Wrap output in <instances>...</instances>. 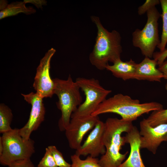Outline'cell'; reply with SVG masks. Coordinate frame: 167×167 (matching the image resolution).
<instances>
[{"label":"cell","instance_id":"19","mask_svg":"<svg viewBox=\"0 0 167 167\" xmlns=\"http://www.w3.org/2000/svg\"><path fill=\"white\" fill-rule=\"evenodd\" d=\"M71 159L72 161L71 167H101L98 159L90 156L83 160L75 154L71 156Z\"/></svg>","mask_w":167,"mask_h":167},{"label":"cell","instance_id":"26","mask_svg":"<svg viewBox=\"0 0 167 167\" xmlns=\"http://www.w3.org/2000/svg\"><path fill=\"white\" fill-rule=\"evenodd\" d=\"M158 66V68L163 73L164 78L167 80V60H165Z\"/></svg>","mask_w":167,"mask_h":167},{"label":"cell","instance_id":"11","mask_svg":"<svg viewBox=\"0 0 167 167\" xmlns=\"http://www.w3.org/2000/svg\"><path fill=\"white\" fill-rule=\"evenodd\" d=\"M139 127L141 149H146L155 154L161 143L167 142V123L152 127L144 118Z\"/></svg>","mask_w":167,"mask_h":167},{"label":"cell","instance_id":"3","mask_svg":"<svg viewBox=\"0 0 167 167\" xmlns=\"http://www.w3.org/2000/svg\"><path fill=\"white\" fill-rule=\"evenodd\" d=\"M163 109V105L159 103L152 101L141 103L138 100L118 93L106 99L91 115L98 116L102 114L113 113L119 115L123 119L132 122L144 114Z\"/></svg>","mask_w":167,"mask_h":167},{"label":"cell","instance_id":"28","mask_svg":"<svg viewBox=\"0 0 167 167\" xmlns=\"http://www.w3.org/2000/svg\"><path fill=\"white\" fill-rule=\"evenodd\" d=\"M3 150V145L1 136L0 137V155H1L2 152Z\"/></svg>","mask_w":167,"mask_h":167},{"label":"cell","instance_id":"14","mask_svg":"<svg viewBox=\"0 0 167 167\" xmlns=\"http://www.w3.org/2000/svg\"><path fill=\"white\" fill-rule=\"evenodd\" d=\"M157 65L155 60L145 57L140 63H137L134 79L160 82L164 76L156 67Z\"/></svg>","mask_w":167,"mask_h":167},{"label":"cell","instance_id":"22","mask_svg":"<svg viewBox=\"0 0 167 167\" xmlns=\"http://www.w3.org/2000/svg\"><path fill=\"white\" fill-rule=\"evenodd\" d=\"M37 167H58L51 153L48 148H45L44 156L38 163Z\"/></svg>","mask_w":167,"mask_h":167},{"label":"cell","instance_id":"5","mask_svg":"<svg viewBox=\"0 0 167 167\" xmlns=\"http://www.w3.org/2000/svg\"><path fill=\"white\" fill-rule=\"evenodd\" d=\"M3 150L0 155V163L8 166L15 161L30 159L34 153V142L31 138L24 140L19 132V129L15 128L2 134L1 136Z\"/></svg>","mask_w":167,"mask_h":167},{"label":"cell","instance_id":"12","mask_svg":"<svg viewBox=\"0 0 167 167\" xmlns=\"http://www.w3.org/2000/svg\"><path fill=\"white\" fill-rule=\"evenodd\" d=\"M105 127V122L99 120L83 144L76 150L75 154L79 156L89 155L95 158L104 154L106 152L103 141Z\"/></svg>","mask_w":167,"mask_h":167},{"label":"cell","instance_id":"10","mask_svg":"<svg viewBox=\"0 0 167 167\" xmlns=\"http://www.w3.org/2000/svg\"><path fill=\"white\" fill-rule=\"evenodd\" d=\"M24 100L31 105V109L28 121L19 132L23 139L26 140L30 139L33 131L37 130L44 119L45 109L43 99L36 93L31 92L24 94H21Z\"/></svg>","mask_w":167,"mask_h":167},{"label":"cell","instance_id":"1","mask_svg":"<svg viewBox=\"0 0 167 167\" xmlns=\"http://www.w3.org/2000/svg\"><path fill=\"white\" fill-rule=\"evenodd\" d=\"M105 124L103 141L106 152L99 160V163L101 167H118L128 153L120 152L126 143L122 135L129 132L134 125L132 122L116 118H108Z\"/></svg>","mask_w":167,"mask_h":167},{"label":"cell","instance_id":"27","mask_svg":"<svg viewBox=\"0 0 167 167\" xmlns=\"http://www.w3.org/2000/svg\"><path fill=\"white\" fill-rule=\"evenodd\" d=\"M24 0V2L26 3L28 2H31L34 4L37 8H41L40 6L38 4H40L41 5H45L46 4V2L43 0Z\"/></svg>","mask_w":167,"mask_h":167},{"label":"cell","instance_id":"20","mask_svg":"<svg viewBox=\"0 0 167 167\" xmlns=\"http://www.w3.org/2000/svg\"><path fill=\"white\" fill-rule=\"evenodd\" d=\"M146 119L152 127L167 123V109L153 111Z\"/></svg>","mask_w":167,"mask_h":167},{"label":"cell","instance_id":"9","mask_svg":"<svg viewBox=\"0 0 167 167\" xmlns=\"http://www.w3.org/2000/svg\"><path fill=\"white\" fill-rule=\"evenodd\" d=\"M99 120L98 116L92 115L71 117L65 130L70 147L76 150L78 149L82 145L85 135L94 128Z\"/></svg>","mask_w":167,"mask_h":167},{"label":"cell","instance_id":"6","mask_svg":"<svg viewBox=\"0 0 167 167\" xmlns=\"http://www.w3.org/2000/svg\"><path fill=\"white\" fill-rule=\"evenodd\" d=\"M146 13L147 22L142 29H136L132 33V42L134 46L140 49L143 55L151 58L160 43L158 20L161 14L156 6Z\"/></svg>","mask_w":167,"mask_h":167},{"label":"cell","instance_id":"7","mask_svg":"<svg viewBox=\"0 0 167 167\" xmlns=\"http://www.w3.org/2000/svg\"><path fill=\"white\" fill-rule=\"evenodd\" d=\"M75 81L84 92L85 99L72 114L71 118L91 115L112 92L104 88L99 81L94 78L78 77Z\"/></svg>","mask_w":167,"mask_h":167},{"label":"cell","instance_id":"21","mask_svg":"<svg viewBox=\"0 0 167 167\" xmlns=\"http://www.w3.org/2000/svg\"><path fill=\"white\" fill-rule=\"evenodd\" d=\"M48 148L51 153L58 167H71V164L64 160L62 154L56 146L50 145Z\"/></svg>","mask_w":167,"mask_h":167},{"label":"cell","instance_id":"8","mask_svg":"<svg viewBox=\"0 0 167 167\" xmlns=\"http://www.w3.org/2000/svg\"><path fill=\"white\" fill-rule=\"evenodd\" d=\"M56 50L51 48L41 59L36 69L33 87L42 98L51 97L54 94V84L50 75V62Z\"/></svg>","mask_w":167,"mask_h":167},{"label":"cell","instance_id":"23","mask_svg":"<svg viewBox=\"0 0 167 167\" xmlns=\"http://www.w3.org/2000/svg\"><path fill=\"white\" fill-rule=\"evenodd\" d=\"M160 3L159 0H147L138 9V13L139 15L144 14L146 12L153 7Z\"/></svg>","mask_w":167,"mask_h":167},{"label":"cell","instance_id":"15","mask_svg":"<svg viewBox=\"0 0 167 167\" xmlns=\"http://www.w3.org/2000/svg\"><path fill=\"white\" fill-rule=\"evenodd\" d=\"M137 65L131 59L124 62L120 58L112 65L107 64L105 69L111 72L115 77L126 80L134 79Z\"/></svg>","mask_w":167,"mask_h":167},{"label":"cell","instance_id":"2","mask_svg":"<svg viewBox=\"0 0 167 167\" xmlns=\"http://www.w3.org/2000/svg\"><path fill=\"white\" fill-rule=\"evenodd\" d=\"M91 19L96 25L97 34L95 43L89 56L91 63L100 70L105 69L109 62L113 63L121 58L122 52L121 37L115 30H107L102 25L99 18L92 16Z\"/></svg>","mask_w":167,"mask_h":167},{"label":"cell","instance_id":"24","mask_svg":"<svg viewBox=\"0 0 167 167\" xmlns=\"http://www.w3.org/2000/svg\"><path fill=\"white\" fill-rule=\"evenodd\" d=\"M8 167H35L30 159L15 161L10 164Z\"/></svg>","mask_w":167,"mask_h":167},{"label":"cell","instance_id":"4","mask_svg":"<svg viewBox=\"0 0 167 167\" xmlns=\"http://www.w3.org/2000/svg\"><path fill=\"white\" fill-rule=\"evenodd\" d=\"M54 83V94L57 96V105L61 112L58 125L61 131H65L69 124L72 114L82 103L80 89L70 75L67 79L56 78Z\"/></svg>","mask_w":167,"mask_h":167},{"label":"cell","instance_id":"16","mask_svg":"<svg viewBox=\"0 0 167 167\" xmlns=\"http://www.w3.org/2000/svg\"><path fill=\"white\" fill-rule=\"evenodd\" d=\"M25 2L16 1L7 4L0 11V19L16 15L20 13L28 15L34 14L36 10L32 7L26 6Z\"/></svg>","mask_w":167,"mask_h":167},{"label":"cell","instance_id":"13","mask_svg":"<svg viewBox=\"0 0 167 167\" xmlns=\"http://www.w3.org/2000/svg\"><path fill=\"white\" fill-rule=\"evenodd\" d=\"M124 138L126 143L130 145V153L128 158L118 167H146L140 153V135L137 127L134 126Z\"/></svg>","mask_w":167,"mask_h":167},{"label":"cell","instance_id":"18","mask_svg":"<svg viewBox=\"0 0 167 167\" xmlns=\"http://www.w3.org/2000/svg\"><path fill=\"white\" fill-rule=\"evenodd\" d=\"M162 13L161 17L162 20V29L160 43L158 46L160 52L164 51L167 44V0H160Z\"/></svg>","mask_w":167,"mask_h":167},{"label":"cell","instance_id":"25","mask_svg":"<svg viewBox=\"0 0 167 167\" xmlns=\"http://www.w3.org/2000/svg\"><path fill=\"white\" fill-rule=\"evenodd\" d=\"M152 57L157 62V65H159L163 62L167 58V49L164 51L154 52Z\"/></svg>","mask_w":167,"mask_h":167},{"label":"cell","instance_id":"17","mask_svg":"<svg viewBox=\"0 0 167 167\" xmlns=\"http://www.w3.org/2000/svg\"><path fill=\"white\" fill-rule=\"evenodd\" d=\"M13 118L11 109L3 103L0 105V133L3 134L11 130V124Z\"/></svg>","mask_w":167,"mask_h":167},{"label":"cell","instance_id":"29","mask_svg":"<svg viewBox=\"0 0 167 167\" xmlns=\"http://www.w3.org/2000/svg\"><path fill=\"white\" fill-rule=\"evenodd\" d=\"M165 89L167 91V83L166 84L165 86Z\"/></svg>","mask_w":167,"mask_h":167}]
</instances>
